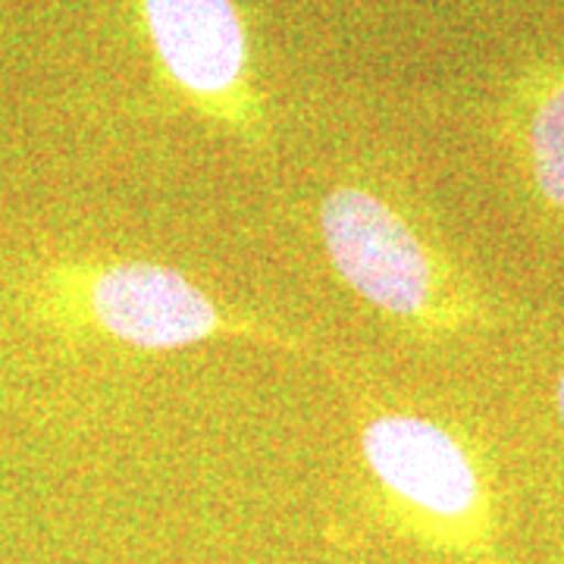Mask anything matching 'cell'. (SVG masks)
<instances>
[{
	"label": "cell",
	"mask_w": 564,
	"mask_h": 564,
	"mask_svg": "<svg viewBox=\"0 0 564 564\" xmlns=\"http://www.w3.org/2000/svg\"><path fill=\"white\" fill-rule=\"evenodd\" d=\"M505 129L530 198L564 226V63H536L518 76Z\"/></svg>",
	"instance_id": "obj_5"
},
{
	"label": "cell",
	"mask_w": 564,
	"mask_h": 564,
	"mask_svg": "<svg viewBox=\"0 0 564 564\" xmlns=\"http://www.w3.org/2000/svg\"><path fill=\"white\" fill-rule=\"evenodd\" d=\"M51 302L63 323L144 351H173L220 336L295 348L292 339L261 323L226 314L185 273L161 263L107 261L63 267L51 276Z\"/></svg>",
	"instance_id": "obj_3"
},
{
	"label": "cell",
	"mask_w": 564,
	"mask_h": 564,
	"mask_svg": "<svg viewBox=\"0 0 564 564\" xmlns=\"http://www.w3.org/2000/svg\"><path fill=\"white\" fill-rule=\"evenodd\" d=\"M555 411H558V423H562V433H564V355H562V367H558V380H555Z\"/></svg>",
	"instance_id": "obj_6"
},
{
	"label": "cell",
	"mask_w": 564,
	"mask_h": 564,
	"mask_svg": "<svg viewBox=\"0 0 564 564\" xmlns=\"http://www.w3.org/2000/svg\"><path fill=\"white\" fill-rule=\"evenodd\" d=\"M358 440L395 524L445 555L496 562L499 518L489 470L458 430L423 414L373 411Z\"/></svg>",
	"instance_id": "obj_2"
},
{
	"label": "cell",
	"mask_w": 564,
	"mask_h": 564,
	"mask_svg": "<svg viewBox=\"0 0 564 564\" xmlns=\"http://www.w3.org/2000/svg\"><path fill=\"white\" fill-rule=\"evenodd\" d=\"M163 85L202 120L263 148L270 117L254 85L251 41L236 0H132Z\"/></svg>",
	"instance_id": "obj_4"
},
{
	"label": "cell",
	"mask_w": 564,
	"mask_h": 564,
	"mask_svg": "<svg viewBox=\"0 0 564 564\" xmlns=\"http://www.w3.org/2000/svg\"><path fill=\"white\" fill-rule=\"evenodd\" d=\"M336 276L386 321L426 339L492 323L486 295L417 223L370 188L339 185L321 204Z\"/></svg>",
	"instance_id": "obj_1"
}]
</instances>
